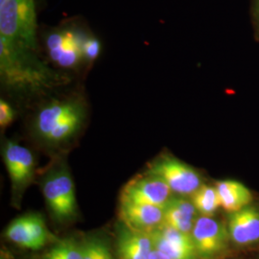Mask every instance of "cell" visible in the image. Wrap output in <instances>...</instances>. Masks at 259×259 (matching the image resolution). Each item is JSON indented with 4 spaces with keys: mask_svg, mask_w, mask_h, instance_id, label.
I'll use <instances>...</instances> for the list:
<instances>
[{
    "mask_svg": "<svg viewBox=\"0 0 259 259\" xmlns=\"http://www.w3.org/2000/svg\"><path fill=\"white\" fill-rule=\"evenodd\" d=\"M85 35L73 29H58L46 38L50 60L64 69H75L83 63V42Z\"/></svg>",
    "mask_w": 259,
    "mask_h": 259,
    "instance_id": "obj_6",
    "label": "cell"
},
{
    "mask_svg": "<svg viewBox=\"0 0 259 259\" xmlns=\"http://www.w3.org/2000/svg\"><path fill=\"white\" fill-rule=\"evenodd\" d=\"M120 219L131 230L150 233L163 222L164 207L120 202Z\"/></svg>",
    "mask_w": 259,
    "mask_h": 259,
    "instance_id": "obj_11",
    "label": "cell"
},
{
    "mask_svg": "<svg viewBox=\"0 0 259 259\" xmlns=\"http://www.w3.org/2000/svg\"><path fill=\"white\" fill-rule=\"evenodd\" d=\"M101 53V44L98 38L93 36H85L83 42V63L93 64Z\"/></svg>",
    "mask_w": 259,
    "mask_h": 259,
    "instance_id": "obj_21",
    "label": "cell"
},
{
    "mask_svg": "<svg viewBox=\"0 0 259 259\" xmlns=\"http://www.w3.org/2000/svg\"><path fill=\"white\" fill-rule=\"evenodd\" d=\"M219 194L221 206L229 213L238 211L251 202L250 190L237 181L226 180L217 182L215 185Z\"/></svg>",
    "mask_w": 259,
    "mask_h": 259,
    "instance_id": "obj_14",
    "label": "cell"
},
{
    "mask_svg": "<svg viewBox=\"0 0 259 259\" xmlns=\"http://www.w3.org/2000/svg\"><path fill=\"white\" fill-rule=\"evenodd\" d=\"M191 236L199 259L219 256L228 248L231 240L228 228L210 216H202L196 220Z\"/></svg>",
    "mask_w": 259,
    "mask_h": 259,
    "instance_id": "obj_7",
    "label": "cell"
},
{
    "mask_svg": "<svg viewBox=\"0 0 259 259\" xmlns=\"http://www.w3.org/2000/svg\"><path fill=\"white\" fill-rule=\"evenodd\" d=\"M29 215V225L32 238L35 243L36 250H39L50 240V234L47 231V225L39 214L31 213Z\"/></svg>",
    "mask_w": 259,
    "mask_h": 259,
    "instance_id": "obj_20",
    "label": "cell"
},
{
    "mask_svg": "<svg viewBox=\"0 0 259 259\" xmlns=\"http://www.w3.org/2000/svg\"><path fill=\"white\" fill-rule=\"evenodd\" d=\"M192 202L197 211L202 213L203 216L211 217L213 213L221 206L216 187L204 184L192 194Z\"/></svg>",
    "mask_w": 259,
    "mask_h": 259,
    "instance_id": "obj_15",
    "label": "cell"
},
{
    "mask_svg": "<svg viewBox=\"0 0 259 259\" xmlns=\"http://www.w3.org/2000/svg\"><path fill=\"white\" fill-rule=\"evenodd\" d=\"M5 236L19 247L36 250L29 225V215L19 217L11 223L5 231Z\"/></svg>",
    "mask_w": 259,
    "mask_h": 259,
    "instance_id": "obj_16",
    "label": "cell"
},
{
    "mask_svg": "<svg viewBox=\"0 0 259 259\" xmlns=\"http://www.w3.org/2000/svg\"><path fill=\"white\" fill-rule=\"evenodd\" d=\"M37 53L0 36V78L5 90L19 96L34 97L70 82L68 75L47 65Z\"/></svg>",
    "mask_w": 259,
    "mask_h": 259,
    "instance_id": "obj_1",
    "label": "cell"
},
{
    "mask_svg": "<svg viewBox=\"0 0 259 259\" xmlns=\"http://www.w3.org/2000/svg\"><path fill=\"white\" fill-rule=\"evenodd\" d=\"M2 155L13 190L19 194L27 187L33 179L35 157L29 149L13 140H7L5 142L2 149Z\"/></svg>",
    "mask_w": 259,
    "mask_h": 259,
    "instance_id": "obj_9",
    "label": "cell"
},
{
    "mask_svg": "<svg viewBox=\"0 0 259 259\" xmlns=\"http://www.w3.org/2000/svg\"><path fill=\"white\" fill-rule=\"evenodd\" d=\"M196 214L197 209L192 201L182 197H171L164 206L162 224L191 234L197 220Z\"/></svg>",
    "mask_w": 259,
    "mask_h": 259,
    "instance_id": "obj_13",
    "label": "cell"
},
{
    "mask_svg": "<svg viewBox=\"0 0 259 259\" xmlns=\"http://www.w3.org/2000/svg\"><path fill=\"white\" fill-rule=\"evenodd\" d=\"M5 1H6V0H0V4H2V3L5 2Z\"/></svg>",
    "mask_w": 259,
    "mask_h": 259,
    "instance_id": "obj_24",
    "label": "cell"
},
{
    "mask_svg": "<svg viewBox=\"0 0 259 259\" xmlns=\"http://www.w3.org/2000/svg\"><path fill=\"white\" fill-rule=\"evenodd\" d=\"M16 112L9 103L4 99L0 100V127L5 129L15 120Z\"/></svg>",
    "mask_w": 259,
    "mask_h": 259,
    "instance_id": "obj_22",
    "label": "cell"
},
{
    "mask_svg": "<svg viewBox=\"0 0 259 259\" xmlns=\"http://www.w3.org/2000/svg\"><path fill=\"white\" fill-rule=\"evenodd\" d=\"M41 258L45 259H83L81 245L74 240H63L47 252Z\"/></svg>",
    "mask_w": 259,
    "mask_h": 259,
    "instance_id": "obj_19",
    "label": "cell"
},
{
    "mask_svg": "<svg viewBox=\"0 0 259 259\" xmlns=\"http://www.w3.org/2000/svg\"><path fill=\"white\" fill-rule=\"evenodd\" d=\"M41 259H45V258H41Z\"/></svg>",
    "mask_w": 259,
    "mask_h": 259,
    "instance_id": "obj_26",
    "label": "cell"
},
{
    "mask_svg": "<svg viewBox=\"0 0 259 259\" xmlns=\"http://www.w3.org/2000/svg\"><path fill=\"white\" fill-rule=\"evenodd\" d=\"M150 259H169L167 257L165 254H163L162 252H160L159 250H157V249H155L154 248V250L152 251V253H151V256H150Z\"/></svg>",
    "mask_w": 259,
    "mask_h": 259,
    "instance_id": "obj_23",
    "label": "cell"
},
{
    "mask_svg": "<svg viewBox=\"0 0 259 259\" xmlns=\"http://www.w3.org/2000/svg\"><path fill=\"white\" fill-rule=\"evenodd\" d=\"M146 172L161 179L173 193L192 195L203 185L201 174L193 167L168 154H163L150 162Z\"/></svg>",
    "mask_w": 259,
    "mask_h": 259,
    "instance_id": "obj_5",
    "label": "cell"
},
{
    "mask_svg": "<svg viewBox=\"0 0 259 259\" xmlns=\"http://www.w3.org/2000/svg\"><path fill=\"white\" fill-rule=\"evenodd\" d=\"M153 250L149 233L134 231L126 226L121 228L116 242L118 259H150Z\"/></svg>",
    "mask_w": 259,
    "mask_h": 259,
    "instance_id": "obj_12",
    "label": "cell"
},
{
    "mask_svg": "<svg viewBox=\"0 0 259 259\" xmlns=\"http://www.w3.org/2000/svg\"><path fill=\"white\" fill-rule=\"evenodd\" d=\"M228 232L230 239L237 246H250L259 242V207L247 205L229 214Z\"/></svg>",
    "mask_w": 259,
    "mask_h": 259,
    "instance_id": "obj_10",
    "label": "cell"
},
{
    "mask_svg": "<svg viewBox=\"0 0 259 259\" xmlns=\"http://www.w3.org/2000/svg\"><path fill=\"white\" fill-rule=\"evenodd\" d=\"M42 193L51 211L59 220L73 217L77 204L73 180L65 164L51 169L42 181Z\"/></svg>",
    "mask_w": 259,
    "mask_h": 259,
    "instance_id": "obj_4",
    "label": "cell"
},
{
    "mask_svg": "<svg viewBox=\"0 0 259 259\" xmlns=\"http://www.w3.org/2000/svg\"><path fill=\"white\" fill-rule=\"evenodd\" d=\"M172 190L158 177L145 172L138 175L123 187L120 202L153 204L164 207L171 199Z\"/></svg>",
    "mask_w": 259,
    "mask_h": 259,
    "instance_id": "obj_8",
    "label": "cell"
},
{
    "mask_svg": "<svg viewBox=\"0 0 259 259\" xmlns=\"http://www.w3.org/2000/svg\"><path fill=\"white\" fill-rule=\"evenodd\" d=\"M149 234L153 241L154 248L165 254L169 259H199L196 252L185 250L170 243L165 238H163L156 230L150 232Z\"/></svg>",
    "mask_w": 259,
    "mask_h": 259,
    "instance_id": "obj_17",
    "label": "cell"
},
{
    "mask_svg": "<svg viewBox=\"0 0 259 259\" xmlns=\"http://www.w3.org/2000/svg\"><path fill=\"white\" fill-rule=\"evenodd\" d=\"M258 14H259V0H258Z\"/></svg>",
    "mask_w": 259,
    "mask_h": 259,
    "instance_id": "obj_25",
    "label": "cell"
},
{
    "mask_svg": "<svg viewBox=\"0 0 259 259\" xmlns=\"http://www.w3.org/2000/svg\"><path fill=\"white\" fill-rule=\"evenodd\" d=\"M83 259H114L107 242L96 236L87 238L81 244Z\"/></svg>",
    "mask_w": 259,
    "mask_h": 259,
    "instance_id": "obj_18",
    "label": "cell"
},
{
    "mask_svg": "<svg viewBox=\"0 0 259 259\" xmlns=\"http://www.w3.org/2000/svg\"><path fill=\"white\" fill-rule=\"evenodd\" d=\"M35 0H6L0 4V36L37 51Z\"/></svg>",
    "mask_w": 259,
    "mask_h": 259,
    "instance_id": "obj_3",
    "label": "cell"
},
{
    "mask_svg": "<svg viewBox=\"0 0 259 259\" xmlns=\"http://www.w3.org/2000/svg\"><path fill=\"white\" fill-rule=\"evenodd\" d=\"M88 108L81 95L55 98L37 110L32 128L48 144H60L75 137L83 127Z\"/></svg>",
    "mask_w": 259,
    "mask_h": 259,
    "instance_id": "obj_2",
    "label": "cell"
}]
</instances>
